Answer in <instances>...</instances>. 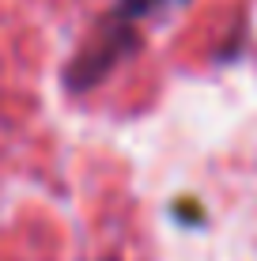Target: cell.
Masks as SVG:
<instances>
[{"mask_svg":"<svg viewBox=\"0 0 257 261\" xmlns=\"http://www.w3.org/2000/svg\"><path fill=\"white\" fill-rule=\"evenodd\" d=\"M140 49V34L132 19L113 12L110 19H102V27L95 31V38L87 42L83 49H79V57L68 65L65 80H68V91H87V87H95L99 80L110 76V68L118 65L121 57H129V53Z\"/></svg>","mask_w":257,"mask_h":261,"instance_id":"obj_1","label":"cell"},{"mask_svg":"<svg viewBox=\"0 0 257 261\" xmlns=\"http://www.w3.org/2000/svg\"><path fill=\"white\" fill-rule=\"evenodd\" d=\"M163 0H118V8L113 12L125 15V19H140V15H148L152 8H159Z\"/></svg>","mask_w":257,"mask_h":261,"instance_id":"obj_2","label":"cell"}]
</instances>
